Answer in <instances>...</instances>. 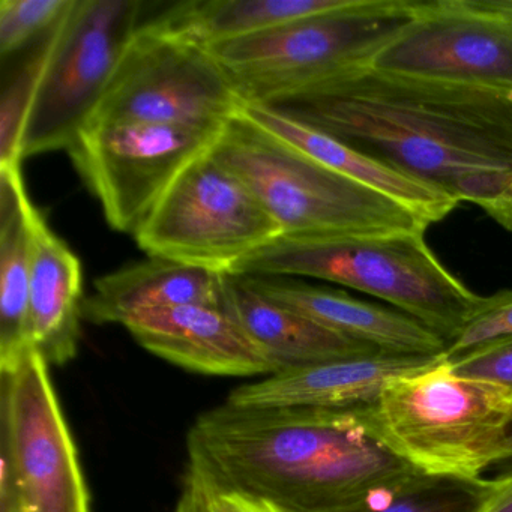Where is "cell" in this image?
<instances>
[{
  "label": "cell",
  "instance_id": "obj_1",
  "mask_svg": "<svg viewBox=\"0 0 512 512\" xmlns=\"http://www.w3.org/2000/svg\"><path fill=\"white\" fill-rule=\"evenodd\" d=\"M512 232V101L505 92L358 67L277 107Z\"/></svg>",
  "mask_w": 512,
  "mask_h": 512
},
{
  "label": "cell",
  "instance_id": "obj_2",
  "mask_svg": "<svg viewBox=\"0 0 512 512\" xmlns=\"http://www.w3.org/2000/svg\"><path fill=\"white\" fill-rule=\"evenodd\" d=\"M188 470L286 512H340L419 470L395 454L364 409L236 407L202 413Z\"/></svg>",
  "mask_w": 512,
  "mask_h": 512
},
{
  "label": "cell",
  "instance_id": "obj_3",
  "mask_svg": "<svg viewBox=\"0 0 512 512\" xmlns=\"http://www.w3.org/2000/svg\"><path fill=\"white\" fill-rule=\"evenodd\" d=\"M230 274L310 277L359 290L394 305L448 346L484 301L440 263L425 242V230L334 238L280 236Z\"/></svg>",
  "mask_w": 512,
  "mask_h": 512
},
{
  "label": "cell",
  "instance_id": "obj_4",
  "mask_svg": "<svg viewBox=\"0 0 512 512\" xmlns=\"http://www.w3.org/2000/svg\"><path fill=\"white\" fill-rule=\"evenodd\" d=\"M389 448L427 475L478 479L509 454L512 389L445 358L392 377L368 407Z\"/></svg>",
  "mask_w": 512,
  "mask_h": 512
},
{
  "label": "cell",
  "instance_id": "obj_5",
  "mask_svg": "<svg viewBox=\"0 0 512 512\" xmlns=\"http://www.w3.org/2000/svg\"><path fill=\"white\" fill-rule=\"evenodd\" d=\"M212 152L256 194L281 236L392 235L430 227L385 194L263 130L242 110L223 128Z\"/></svg>",
  "mask_w": 512,
  "mask_h": 512
},
{
  "label": "cell",
  "instance_id": "obj_6",
  "mask_svg": "<svg viewBox=\"0 0 512 512\" xmlns=\"http://www.w3.org/2000/svg\"><path fill=\"white\" fill-rule=\"evenodd\" d=\"M413 0H347L344 7L206 47L244 104L280 107L334 77L368 67L409 22Z\"/></svg>",
  "mask_w": 512,
  "mask_h": 512
},
{
  "label": "cell",
  "instance_id": "obj_7",
  "mask_svg": "<svg viewBox=\"0 0 512 512\" xmlns=\"http://www.w3.org/2000/svg\"><path fill=\"white\" fill-rule=\"evenodd\" d=\"M280 236L256 194L212 149L175 179L134 233L148 257L224 274Z\"/></svg>",
  "mask_w": 512,
  "mask_h": 512
},
{
  "label": "cell",
  "instance_id": "obj_8",
  "mask_svg": "<svg viewBox=\"0 0 512 512\" xmlns=\"http://www.w3.org/2000/svg\"><path fill=\"white\" fill-rule=\"evenodd\" d=\"M140 0H73L50 38L23 134V160L74 145L142 25Z\"/></svg>",
  "mask_w": 512,
  "mask_h": 512
},
{
  "label": "cell",
  "instance_id": "obj_9",
  "mask_svg": "<svg viewBox=\"0 0 512 512\" xmlns=\"http://www.w3.org/2000/svg\"><path fill=\"white\" fill-rule=\"evenodd\" d=\"M241 97L206 47L154 23L128 41L92 122H160L223 130Z\"/></svg>",
  "mask_w": 512,
  "mask_h": 512
},
{
  "label": "cell",
  "instance_id": "obj_10",
  "mask_svg": "<svg viewBox=\"0 0 512 512\" xmlns=\"http://www.w3.org/2000/svg\"><path fill=\"white\" fill-rule=\"evenodd\" d=\"M2 476L25 512H91L76 442L50 377L32 352L16 370L0 373Z\"/></svg>",
  "mask_w": 512,
  "mask_h": 512
},
{
  "label": "cell",
  "instance_id": "obj_11",
  "mask_svg": "<svg viewBox=\"0 0 512 512\" xmlns=\"http://www.w3.org/2000/svg\"><path fill=\"white\" fill-rule=\"evenodd\" d=\"M223 130L160 122H92L68 149L112 229L134 235L175 179Z\"/></svg>",
  "mask_w": 512,
  "mask_h": 512
},
{
  "label": "cell",
  "instance_id": "obj_12",
  "mask_svg": "<svg viewBox=\"0 0 512 512\" xmlns=\"http://www.w3.org/2000/svg\"><path fill=\"white\" fill-rule=\"evenodd\" d=\"M382 73L512 92V0H413L374 55Z\"/></svg>",
  "mask_w": 512,
  "mask_h": 512
},
{
  "label": "cell",
  "instance_id": "obj_13",
  "mask_svg": "<svg viewBox=\"0 0 512 512\" xmlns=\"http://www.w3.org/2000/svg\"><path fill=\"white\" fill-rule=\"evenodd\" d=\"M149 352L209 376H271L274 367L223 304H191L145 311L125 322Z\"/></svg>",
  "mask_w": 512,
  "mask_h": 512
},
{
  "label": "cell",
  "instance_id": "obj_14",
  "mask_svg": "<svg viewBox=\"0 0 512 512\" xmlns=\"http://www.w3.org/2000/svg\"><path fill=\"white\" fill-rule=\"evenodd\" d=\"M445 356L373 353L320 362L238 386L230 392L226 403L256 409H364L376 401L383 385L392 377L421 370Z\"/></svg>",
  "mask_w": 512,
  "mask_h": 512
},
{
  "label": "cell",
  "instance_id": "obj_15",
  "mask_svg": "<svg viewBox=\"0 0 512 512\" xmlns=\"http://www.w3.org/2000/svg\"><path fill=\"white\" fill-rule=\"evenodd\" d=\"M247 278L257 290L274 301L379 352L437 358L445 356L448 350V344L442 337L406 314L293 278Z\"/></svg>",
  "mask_w": 512,
  "mask_h": 512
},
{
  "label": "cell",
  "instance_id": "obj_16",
  "mask_svg": "<svg viewBox=\"0 0 512 512\" xmlns=\"http://www.w3.org/2000/svg\"><path fill=\"white\" fill-rule=\"evenodd\" d=\"M223 307L262 350L274 367V373L335 359L383 353L274 301L242 275L226 274Z\"/></svg>",
  "mask_w": 512,
  "mask_h": 512
},
{
  "label": "cell",
  "instance_id": "obj_17",
  "mask_svg": "<svg viewBox=\"0 0 512 512\" xmlns=\"http://www.w3.org/2000/svg\"><path fill=\"white\" fill-rule=\"evenodd\" d=\"M83 307L82 262L35 209L29 332L32 346L50 365H65L76 358Z\"/></svg>",
  "mask_w": 512,
  "mask_h": 512
},
{
  "label": "cell",
  "instance_id": "obj_18",
  "mask_svg": "<svg viewBox=\"0 0 512 512\" xmlns=\"http://www.w3.org/2000/svg\"><path fill=\"white\" fill-rule=\"evenodd\" d=\"M242 113L254 124L280 137L317 163L400 203L430 226L442 221L457 208L458 203L442 191L379 163L347 143L281 112L277 107L244 104Z\"/></svg>",
  "mask_w": 512,
  "mask_h": 512
},
{
  "label": "cell",
  "instance_id": "obj_19",
  "mask_svg": "<svg viewBox=\"0 0 512 512\" xmlns=\"http://www.w3.org/2000/svg\"><path fill=\"white\" fill-rule=\"evenodd\" d=\"M224 272L148 257L95 281L83 317L97 325L118 323L145 311L191 304H223Z\"/></svg>",
  "mask_w": 512,
  "mask_h": 512
},
{
  "label": "cell",
  "instance_id": "obj_20",
  "mask_svg": "<svg viewBox=\"0 0 512 512\" xmlns=\"http://www.w3.org/2000/svg\"><path fill=\"white\" fill-rule=\"evenodd\" d=\"M22 166L0 167V373L37 352L29 332L32 220Z\"/></svg>",
  "mask_w": 512,
  "mask_h": 512
},
{
  "label": "cell",
  "instance_id": "obj_21",
  "mask_svg": "<svg viewBox=\"0 0 512 512\" xmlns=\"http://www.w3.org/2000/svg\"><path fill=\"white\" fill-rule=\"evenodd\" d=\"M347 0H187L149 22L197 46L253 37L305 17L344 7Z\"/></svg>",
  "mask_w": 512,
  "mask_h": 512
},
{
  "label": "cell",
  "instance_id": "obj_22",
  "mask_svg": "<svg viewBox=\"0 0 512 512\" xmlns=\"http://www.w3.org/2000/svg\"><path fill=\"white\" fill-rule=\"evenodd\" d=\"M494 479H464L418 472L340 512H478Z\"/></svg>",
  "mask_w": 512,
  "mask_h": 512
},
{
  "label": "cell",
  "instance_id": "obj_23",
  "mask_svg": "<svg viewBox=\"0 0 512 512\" xmlns=\"http://www.w3.org/2000/svg\"><path fill=\"white\" fill-rule=\"evenodd\" d=\"M53 32V31H52ZM35 44L26 61L11 74L0 97V167H17L23 163V134L35 89L40 82L50 50V38Z\"/></svg>",
  "mask_w": 512,
  "mask_h": 512
},
{
  "label": "cell",
  "instance_id": "obj_24",
  "mask_svg": "<svg viewBox=\"0 0 512 512\" xmlns=\"http://www.w3.org/2000/svg\"><path fill=\"white\" fill-rule=\"evenodd\" d=\"M71 5L73 0H2L0 55L4 62L46 38Z\"/></svg>",
  "mask_w": 512,
  "mask_h": 512
},
{
  "label": "cell",
  "instance_id": "obj_25",
  "mask_svg": "<svg viewBox=\"0 0 512 512\" xmlns=\"http://www.w3.org/2000/svg\"><path fill=\"white\" fill-rule=\"evenodd\" d=\"M512 338V290L488 296L446 350V359L454 361L482 347Z\"/></svg>",
  "mask_w": 512,
  "mask_h": 512
},
{
  "label": "cell",
  "instance_id": "obj_26",
  "mask_svg": "<svg viewBox=\"0 0 512 512\" xmlns=\"http://www.w3.org/2000/svg\"><path fill=\"white\" fill-rule=\"evenodd\" d=\"M448 362L457 373L481 377L512 389V338Z\"/></svg>",
  "mask_w": 512,
  "mask_h": 512
},
{
  "label": "cell",
  "instance_id": "obj_27",
  "mask_svg": "<svg viewBox=\"0 0 512 512\" xmlns=\"http://www.w3.org/2000/svg\"><path fill=\"white\" fill-rule=\"evenodd\" d=\"M202 484L205 487L206 508H208V512H286L278 508L274 503L260 499V497L253 496V494L212 487V485H208L203 481Z\"/></svg>",
  "mask_w": 512,
  "mask_h": 512
},
{
  "label": "cell",
  "instance_id": "obj_28",
  "mask_svg": "<svg viewBox=\"0 0 512 512\" xmlns=\"http://www.w3.org/2000/svg\"><path fill=\"white\" fill-rule=\"evenodd\" d=\"M173 512H208L205 487L190 470L185 476L184 488Z\"/></svg>",
  "mask_w": 512,
  "mask_h": 512
},
{
  "label": "cell",
  "instance_id": "obj_29",
  "mask_svg": "<svg viewBox=\"0 0 512 512\" xmlns=\"http://www.w3.org/2000/svg\"><path fill=\"white\" fill-rule=\"evenodd\" d=\"M496 487L478 512H512V476L494 479Z\"/></svg>",
  "mask_w": 512,
  "mask_h": 512
},
{
  "label": "cell",
  "instance_id": "obj_30",
  "mask_svg": "<svg viewBox=\"0 0 512 512\" xmlns=\"http://www.w3.org/2000/svg\"><path fill=\"white\" fill-rule=\"evenodd\" d=\"M508 442H509V454L506 457L505 461L499 464V466L494 467L490 473H493V478L491 479H503L509 478L512 476V422L509 425V434H508Z\"/></svg>",
  "mask_w": 512,
  "mask_h": 512
},
{
  "label": "cell",
  "instance_id": "obj_31",
  "mask_svg": "<svg viewBox=\"0 0 512 512\" xmlns=\"http://www.w3.org/2000/svg\"><path fill=\"white\" fill-rule=\"evenodd\" d=\"M509 98H511V101H512V92H511V94H509Z\"/></svg>",
  "mask_w": 512,
  "mask_h": 512
}]
</instances>
